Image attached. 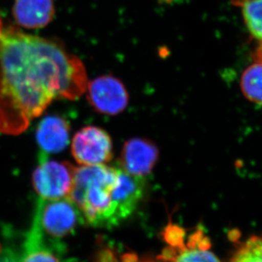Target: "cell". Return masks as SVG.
<instances>
[{"label": "cell", "instance_id": "cell-1", "mask_svg": "<svg viewBox=\"0 0 262 262\" xmlns=\"http://www.w3.org/2000/svg\"><path fill=\"white\" fill-rule=\"evenodd\" d=\"M87 87L83 64L55 40L10 28L0 37V132L17 136L57 99Z\"/></svg>", "mask_w": 262, "mask_h": 262}, {"label": "cell", "instance_id": "cell-2", "mask_svg": "<svg viewBox=\"0 0 262 262\" xmlns=\"http://www.w3.org/2000/svg\"><path fill=\"white\" fill-rule=\"evenodd\" d=\"M119 173L118 164L82 165L75 168L68 199L78 207L82 218L95 227L115 226L112 191Z\"/></svg>", "mask_w": 262, "mask_h": 262}, {"label": "cell", "instance_id": "cell-3", "mask_svg": "<svg viewBox=\"0 0 262 262\" xmlns=\"http://www.w3.org/2000/svg\"><path fill=\"white\" fill-rule=\"evenodd\" d=\"M166 246L159 257L165 262H221L210 250L211 243L201 227L187 234L178 225L169 222L163 231Z\"/></svg>", "mask_w": 262, "mask_h": 262}, {"label": "cell", "instance_id": "cell-4", "mask_svg": "<svg viewBox=\"0 0 262 262\" xmlns=\"http://www.w3.org/2000/svg\"><path fill=\"white\" fill-rule=\"evenodd\" d=\"M82 220L78 207L68 198L55 200L38 199L33 222L43 239L57 249L59 241L73 233Z\"/></svg>", "mask_w": 262, "mask_h": 262}, {"label": "cell", "instance_id": "cell-5", "mask_svg": "<svg viewBox=\"0 0 262 262\" xmlns=\"http://www.w3.org/2000/svg\"><path fill=\"white\" fill-rule=\"evenodd\" d=\"M75 167L67 162L49 160L41 154L39 164L33 174V185L38 199L43 200L68 198L73 187Z\"/></svg>", "mask_w": 262, "mask_h": 262}, {"label": "cell", "instance_id": "cell-6", "mask_svg": "<svg viewBox=\"0 0 262 262\" xmlns=\"http://www.w3.org/2000/svg\"><path fill=\"white\" fill-rule=\"evenodd\" d=\"M72 154L81 165L106 164L113 158V141L104 129L84 127L73 137Z\"/></svg>", "mask_w": 262, "mask_h": 262}, {"label": "cell", "instance_id": "cell-7", "mask_svg": "<svg viewBox=\"0 0 262 262\" xmlns=\"http://www.w3.org/2000/svg\"><path fill=\"white\" fill-rule=\"evenodd\" d=\"M88 100L96 111L116 115L126 108L129 95L119 79L114 76H101L89 83Z\"/></svg>", "mask_w": 262, "mask_h": 262}, {"label": "cell", "instance_id": "cell-8", "mask_svg": "<svg viewBox=\"0 0 262 262\" xmlns=\"http://www.w3.org/2000/svg\"><path fill=\"white\" fill-rule=\"evenodd\" d=\"M119 166L116 182L112 191L115 226L123 222L136 210L145 192V177L124 171Z\"/></svg>", "mask_w": 262, "mask_h": 262}, {"label": "cell", "instance_id": "cell-9", "mask_svg": "<svg viewBox=\"0 0 262 262\" xmlns=\"http://www.w3.org/2000/svg\"><path fill=\"white\" fill-rule=\"evenodd\" d=\"M159 159V149L146 139L133 138L124 144L119 166L124 171L145 177L151 173Z\"/></svg>", "mask_w": 262, "mask_h": 262}, {"label": "cell", "instance_id": "cell-10", "mask_svg": "<svg viewBox=\"0 0 262 262\" xmlns=\"http://www.w3.org/2000/svg\"><path fill=\"white\" fill-rule=\"evenodd\" d=\"M56 15L54 0H15L13 15L18 25L29 29L45 28Z\"/></svg>", "mask_w": 262, "mask_h": 262}, {"label": "cell", "instance_id": "cell-11", "mask_svg": "<svg viewBox=\"0 0 262 262\" xmlns=\"http://www.w3.org/2000/svg\"><path fill=\"white\" fill-rule=\"evenodd\" d=\"M36 140L41 154L47 155L63 151L70 140L69 124L61 117H46L38 124Z\"/></svg>", "mask_w": 262, "mask_h": 262}, {"label": "cell", "instance_id": "cell-12", "mask_svg": "<svg viewBox=\"0 0 262 262\" xmlns=\"http://www.w3.org/2000/svg\"><path fill=\"white\" fill-rule=\"evenodd\" d=\"M56 250L43 239L40 231L33 222L19 262H61L55 253Z\"/></svg>", "mask_w": 262, "mask_h": 262}, {"label": "cell", "instance_id": "cell-13", "mask_svg": "<svg viewBox=\"0 0 262 262\" xmlns=\"http://www.w3.org/2000/svg\"><path fill=\"white\" fill-rule=\"evenodd\" d=\"M240 88L250 102L262 105V61H255L243 73Z\"/></svg>", "mask_w": 262, "mask_h": 262}, {"label": "cell", "instance_id": "cell-14", "mask_svg": "<svg viewBox=\"0 0 262 262\" xmlns=\"http://www.w3.org/2000/svg\"><path fill=\"white\" fill-rule=\"evenodd\" d=\"M241 9L245 25L250 34L262 42V0H231Z\"/></svg>", "mask_w": 262, "mask_h": 262}, {"label": "cell", "instance_id": "cell-15", "mask_svg": "<svg viewBox=\"0 0 262 262\" xmlns=\"http://www.w3.org/2000/svg\"><path fill=\"white\" fill-rule=\"evenodd\" d=\"M231 262H262V237H251L236 251Z\"/></svg>", "mask_w": 262, "mask_h": 262}, {"label": "cell", "instance_id": "cell-16", "mask_svg": "<svg viewBox=\"0 0 262 262\" xmlns=\"http://www.w3.org/2000/svg\"><path fill=\"white\" fill-rule=\"evenodd\" d=\"M94 262H118L117 258L115 257L114 253L108 249L101 250V252L98 253L96 255V260Z\"/></svg>", "mask_w": 262, "mask_h": 262}, {"label": "cell", "instance_id": "cell-17", "mask_svg": "<svg viewBox=\"0 0 262 262\" xmlns=\"http://www.w3.org/2000/svg\"><path fill=\"white\" fill-rule=\"evenodd\" d=\"M255 61H262V42L260 43V46L258 47L257 50L255 51V56H254Z\"/></svg>", "mask_w": 262, "mask_h": 262}, {"label": "cell", "instance_id": "cell-18", "mask_svg": "<svg viewBox=\"0 0 262 262\" xmlns=\"http://www.w3.org/2000/svg\"><path fill=\"white\" fill-rule=\"evenodd\" d=\"M1 33H2V28H1V20H0V37H1Z\"/></svg>", "mask_w": 262, "mask_h": 262}]
</instances>
